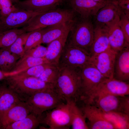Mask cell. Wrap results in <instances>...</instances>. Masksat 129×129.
Returning a JSON list of instances; mask_svg holds the SVG:
<instances>
[{"label":"cell","instance_id":"1","mask_svg":"<svg viewBox=\"0 0 129 129\" xmlns=\"http://www.w3.org/2000/svg\"><path fill=\"white\" fill-rule=\"evenodd\" d=\"M59 67V73L54 87L65 102H76L79 98L80 99L81 95L80 69Z\"/></svg>","mask_w":129,"mask_h":129},{"label":"cell","instance_id":"2","mask_svg":"<svg viewBox=\"0 0 129 129\" xmlns=\"http://www.w3.org/2000/svg\"><path fill=\"white\" fill-rule=\"evenodd\" d=\"M75 13L72 10L57 8L33 16L23 27L27 32L64 22H72Z\"/></svg>","mask_w":129,"mask_h":129},{"label":"cell","instance_id":"3","mask_svg":"<svg viewBox=\"0 0 129 129\" xmlns=\"http://www.w3.org/2000/svg\"><path fill=\"white\" fill-rule=\"evenodd\" d=\"M25 102L30 113L39 117H42L44 112L66 102L58 93L54 86L36 92Z\"/></svg>","mask_w":129,"mask_h":129},{"label":"cell","instance_id":"4","mask_svg":"<svg viewBox=\"0 0 129 129\" xmlns=\"http://www.w3.org/2000/svg\"><path fill=\"white\" fill-rule=\"evenodd\" d=\"M4 79L9 87L24 102L36 92L54 86L33 76L20 77L13 75L8 76Z\"/></svg>","mask_w":129,"mask_h":129},{"label":"cell","instance_id":"5","mask_svg":"<svg viewBox=\"0 0 129 129\" xmlns=\"http://www.w3.org/2000/svg\"><path fill=\"white\" fill-rule=\"evenodd\" d=\"M94 28L90 18L75 21L72 24L70 31L71 35L67 43L79 48L89 54L93 39Z\"/></svg>","mask_w":129,"mask_h":129},{"label":"cell","instance_id":"6","mask_svg":"<svg viewBox=\"0 0 129 129\" xmlns=\"http://www.w3.org/2000/svg\"><path fill=\"white\" fill-rule=\"evenodd\" d=\"M80 72L81 84L80 99L84 101L91 96L97 86L106 78L90 64L80 69Z\"/></svg>","mask_w":129,"mask_h":129},{"label":"cell","instance_id":"7","mask_svg":"<svg viewBox=\"0 0 129 129\" xmlns=\"http://www.w3.org/2000/svg\"><path fill=\"white\" fill-rule=\"evenodd\" d=\"M41 123L48 125L49 129H69L71 124L69 103L64 102L50 110L42 117Z\"/></svg>","mask_w":129,"mask_h":129},{"label":"cell","instance_id":"8","mask_svg":"<svg viewBox=\"0 0 129 129\" xmlns=\"http://www.w3.org/2000/svg\"><path fill=\"white\" fill-rule=\"evenodd\" d=\"M91 56L76 47L66 43L59 59V67L81 69L89 64Z\"/></svg>","mask_w":129,"mask_h":129},{"label":"cell","instance_id":"9","mask_svg":"<svg viewBox=\"0 0 129 129\" xmlns=\"http://www.w3.org/2000/svg\"><path fill=\"white\" fill-rule=\"evenodd\" d=\"M117 53L111 48L91 57L89 64L93 65L106 79L113 78L114 64Z\"/></svg>","mask_w":129,"mask_h":129},{"label":"cell","instance_id":"10","mask_svg":"<svg viewBox=\"0 0 129 129\" xmlns=\"http://www.w3.org/2000/svg\"><path fill=\"white\" fill-rule=\"evenodd\" d=\"M123 97L106 93L98 94L85 104H91L104 113L112 112L123 113Z\"/></svg>","mask_w":129,"mask_h":129},{"label":"cell","instance_id":"11","mask_svg":"<svg viewBox=\"0 0 129 129\" xmlns=\"http://www.w3.org/2000/svg\"><path fill=\"white\" fill-rule=\"evenodd\" d=\"M81 109L86 119L88 120L89 129H116L106 118L103 112L94 105L85 104Z\"/></svg>","mask_w":129,"mask_h":129},{"label":"cell","instance_id":"12","mask_svg":"<svg viewBox=\"0 0 129 129\" xmlns=\"http://www.w3.org/2000/svg\"><path fill=\"white\" fill-rule=\"evenodd\" d=\"M39 13L17 8L1 20L0 32L25 26L33 16Z\"/></svg>","mask_w":129,"mask_h":129},{"label":"cell","instance_id":"13","mask_svg":"<svg viewBox=\"0 0 129 129\" xmlns=\"http://www.w3.org/2000/svg\"><path fill=\"white\" fill-rule=\"evenodd\" d=\"M106 93L123 97L129 94L128 82L117 79L114 78L106 79L97 86L89 100L94 96L100 93Z\"/></svg>","mask_w":129,"mask_h":129},{"label":"cell","instance_id":"14","mask_svg":"<svg viewBox=\"0 0 129 129\" xmlns=\"http://www.w3.org/2000/svg\"><path fill=\"white\" fill-rule=\"evenodd\" d=\"M64 1V0H25L20 1L14 5L18 9L41 13L58 8Z\"/></svg>","mask_w":129,"mask_h":129},{"label":"cell","instance_id":"15","mask_svg":"<svg viewBox=\"0 0 129 129\" xmlns=\"http://www.w3.org/2000/svg\"><path fill=\"white\" fill-rule=\"evenodd\" d=\"M70 5L74 12L78 14L81 19H89L94 16L106 3L92 0H69Z\"/></svg>","mask_w":129,"mask_h":129},{"label":"cell","instance_id":"16","mask_svg":"<svg viewBox=\"0 0 129 129\" xmlns=\"http://www.w3.org/2000/svg\"><path fill=\"white\" fill-rule=\"evenodd\" d=\"M122 13L113 0H108L94 16L96 24L108 26L119 19Z\"/></svg>","mask_w":129,"mask_h":129},{"label":"cell","instance_id":"17","mask_svg":"<svg viewBox=\"0 0 129 129\" xmlns=\"http://www.w3.org/2000/svg\"><path fill=\"white\" fill-rule=\"evenodd\" d=\"M25 102L21 101L9 109L0 121V129H5L11 124L24 118L30 113Z\"/></svg>","mask_w":129,"mask_h":129},{"label":"cell","instance_id":"18","mask_svg":"<svg viewBox=\"0 0 129 129\" xmlns=\"http://www.w3.org/2000/svg\"><path fill=\"white\" fill-rule=\"evenodd\" d=\"M111 48L105 26L96 24L94 36L89 50L91 57L96 55Z\"/></svg>","mask_w":129,"mask_h":129},{"label":"cell","instance_id":"19","mask_svg":"<svg viewBox=\"0 0 129 129\" xmlns=\"http://www.w3.org/2000/svg\"><path fill=\"white\" fill-rule=\"evenodd\" d=\"M113 78L128 82L129 80V46L117 53L115 61Z\"/></svg>","mask_w":129,"mask_h":129},{"label":"cell","instance_id":"20","mask_svg":"<svg viewBox=\"0 0 129 129\" xmlns=\"http://www.w3.org/2000/svg\"><path fill=\"white\" fill-rule=\"evenodd\" d=\"M119 19L110 25L106 26L110 48L117 53L129 46L118 24Z\"/></svg>","mask_w":129,"mask_h":129},{"label":"cell","instance_id":"21","mask_svg":"<svg viewBox=\"0 0 129 129\" xmlns=\"http://www.w3.org/2000/svg\"><path fill=\"white\" fill-rule=\"evenodd\" d=\"M22 101L6 82L0 85V121L11 108Z\"/></svg>","mask_w":129,"mask_h":129},{"label":"cell","instance_id":"22","mask_svg":"<svg viewBox=\"0 0 129 129\" xmlns=\"http://www.w3.org/2000/svg\"><path fill=\"white\" fill-rule=\"evenodd\" d=\"M70 32H68L60 38L48 44L47 52L44 57L50 63L58 65Z\"/></svg>","mask_w":129,"mask_h":129},{"label":"cell","instance_id":"23","mask_svg":"<svg viewBox=\"0 0 129 129\" xmlns=\"http://www.w3.org/2000/svg\"><path fill=\"white\" fill-rule=\"evenodd\" d=\"M74 22L62 23L43 28L41 43L48 44L70 31Z\"/></svg>","mask_w":129,"mask_h":129},{"label":"cell","instance_id":"24","mask_svg":"<svg viewBox=\"0 0 129 129\" xmlns=\"http://www.w3.org/2000/svg\"><path fill=\"white\" fill-rule=\"evenodd\" d=\"M48 63H50L44 57H22L18 60L10 72L6 75V76L17 74L35 66Z\"/></svg>","mask_w":129,"mask_h":129},{"label":"cell","instance_id":"25","mask_svg":"<svg viewBox=\"0 0 129 129\" xmlns=\"http://www.w3.org/2000/svg\"><path fill=\"white\" fill-rule=\"evenodd\" d=\"M69 103L71 119V127L73 129H89L86 119L81 109L76 102L71 101Z\"/></svg>","mask_w":129,"mask_h":129},{"label":"cell","instance_id":"26","mask_svg":"<svg viewBox=\"0 0 129 129\" xmlns=\"http://www.w3.org/2000/svg\"><path fill=\"white\" fill-rule=\"evenodd\" d=\"M20 58L11 52L8 48L0 49V69L6 76Z\"/></svg>","mask_w":129,"mask_h":129},{"label":"cell","instance_id":"27","mask_svg":"<svg viewBox=\"0 0 129 129\" xmlns=\"http://www.w3.org/2000/svg\"><path fill=\"white\" fill-rule=\"evenodd\" d=\"M42 117H39L30 113L24 118L15 122L5 129H33L41 123Z\"/></svg>","mask_w":129,"mask_h":129},{"label":"cell","instance_id":"28","mask_svg":"<svg viewBox=\"0 0 129 129\" xmlns=\"http://www.w3.org/2000/svg\"><path fill=\"white\" fill-rule=\"evenodd\" d=\"M26 32L22 27L0 32V49L8 48L21 34Z\"/></svg>","mask_w":129,"mask_h":129},{"label":"cell","instance_id":"29","mask_svg":"<svg viewBox=\"0 0 129 129\" xmlns=\"http://www.w3.org/2000/svg\"><path fill=\"white\" fill-rule=\"evenodd\" d=\"M103 113L106 118L116 129H129V115L119 112Z\"/></svg>","mask_w":129,"mask_h":129},{"label":"cell","instance_id":"30","mask_svg":"<svg viewBox=\"0 0 129 129\" xmlns=\"http://www.w3.org/2000/svg\"><path fill=\"white\" fill-rule=\"evenodd\" d=\"M59 70L58 65L53 64L46 69L37 78L46 83L54 85L58 79Z\"/></svg>","mask_w":129,"mask_h":129},{"label":"cell","instance_id":"31","mask_svg":"<svg viewBox=\"0 0 129 129\" xmlns=\"http://www.w3.org/2000/svg\"><path fill=\"white\" fill-rule=\"evenodd\" d=\"M31 32H25L21 34L9 47L8 48L12 53L20 57L25 54L24 46Z\"/></svg>","mask_w":129,"mask_h":129},{"label":"cell","instance_id":"32","mask_svg":"<svg viewBox=\"0 0 129 129\" xmlns=\"http://www.w3.org/2000/svg\"><path fill=\"white\" fill-rule=\"evenodd\" d=\"M43 33V28L31 32L24 46L25 52L41 43Z\"/></svg>","mask_w":129,"mask_h":129},{"label":"cell","instance_id":"33","mask_svg":"<svg viewBox=\"0 0 129 129\" xmlns=\"http://www.w3.org/2000/svg\"><path fill=\"white\" fill-rule=\"evenodd\" d=\"M53 64H54L48 63L39 65L14 75L20 77L33 76L38 77L46 69Z\"/></svg>","mask_w":129,"mask_h":129},{"label":"cell","instance_id":"34","mask_svg":"<svg viewBox=\"0 0 129 129\" xmlns=\"http://www.w3.org/2000/svg\"><path fill=\"white\" fill-rule=\"evenodd\" d=\"M47 51V47L40 44L26 51L22 57H30L35 58H44L46 54Z\"/></svg>","mask_w":129,"mask_h":129},{"label":"cell","instance_id":"35","mask_svg":"<svg viewBox=\"0 0 129 129\" xmlns=\"http://www.w3.org/2000/svg\"><path fill=\"white\" fill-rule=\"evenodd\" d=\"M118 24L125 37L127 42L129 44V17L122 13L120 16Z\"/></svg>","mask_w":129,"mask_h":129},{"label":"cell","instance_id":"36","mask_svg":"<svg viewBox=\"0 0 129 129\" xmlns=\"http://www.w3.org/2000/svg\"><path fill=\"white\" fill-rule=\"evenodd\" d=\"M12 2L9 0H0V16L6 17L13 11Z\"/></svg>","mask_w":129,"mask_h":129},{"label":"cell","instance_id":"37","mask_svg":"<svg viewBox=\"0 0 129 129\" xmlns=\"http://www.w3.org/2000/svg\"><path fill=\"white\" fill-rule=\"evenodd\" d=\"M122 13L129 17V0H113Z\"/></svg>","mask_w":129,"mask_h":129},{"label":"cell","instance_id":"38","mask_svg":"<svg viewBox=\"0 0 129 129\" xmlns=\"http://www.w3.org/2000/svg\"><path fill=\"white\" fill-rule=\"evenodd\" d=\"M122 109L123 113L129 116V95L123 97Z\"/></svg>","mask_w":129,"mask_h":129},{"label":"cell","instance_id":"39","mask_svg":"<svg viewBox=\"0 0 129 129\" xmlns=\"http://www.w3.org/2000/svg\"><path fill=\"white\" fill-rule=\"evenodd\" d=\"M6 77L5 74L0 69V80L4 79Z\"/></svg>","mask_w":129,"mask_h":129},{"label":"cell","instance_id":"40","mask_svg":"<svg viewBox=\"0 0 129 129\" xmlns=\"http://www.w3.org/2000/svg\"><path fill=\"white\" fill-rule=\"evenodd\" d=\"M95 1L97 2L105 3L107 2L108 0H92Z\"/></svg>","mask_w":129,"mask_h":129},{"label":"cell","instance_id":"41","mask_svg":"<svg viewBox=\"0 0 129 129\" xmlns=\"http://www.w3.org/2000/svg\"><path fill=\"white\" fill-rule=\"evenodd\" d=\"M11 1L12 3H14L15 4L18 3L19 1V0H9Z\"/></svg>","mask_w":129,"mask_h":129},{"label":"cell","instance_id":"42","mask_svg":"<svg viewBox=\"0 0 129 129\" xmlns=\"http://www.w3.org/2000/svg\"><path fill=\"white\" fill-rule=\"evenodd\" d=\"M1 18H0V25L1 24Z\"/></svg>","mask_w":129,"mask_h":129},{"label":"cell","instance_id":"43","mask_svg":"<svg viewBox=\"0 0 129 129\" xmlns=\"http://www.w3.org/2000/svg\"></svg>","mask_w":129,"mask_h":129}]
</instances>
